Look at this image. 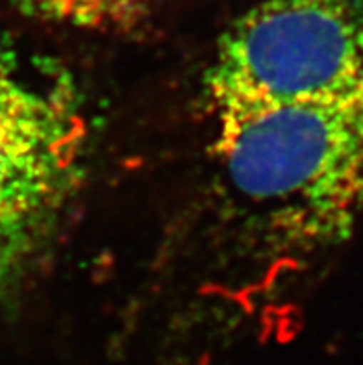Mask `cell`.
Listing matches in <instances>:
<instances>
[{
    "mask_svg": "<svg viewBox=\"0 0 363 365\" xmlns=\"http://www.w3.org/2000/svg\"><path fill=\"white\" fill-rule=\"evenodd\" d=\"M212 115L226 182L272 236L313 249L352 230L363 213V83Z\"/></svg>",
    "mask_w": 363,
    "mask_h": 365,
    "instance_id": "cell-1",
    "label": "cell"
},
{
    "mask_svg": "<svg viewBox=\"0 0 363 365\" xmlns=\"http://www.w3.org/2000/svg\"><path fill=\"white\" fill-rule=\"evenodd\" d=\"M88 147L80 106L0 45V287L23 273L78 187Z\"/></svg>",
    "mask_w": 363,
    "mask_h": 365,
    "instance_id": "cell-3",
    "label": "cell"
},
{
    "mask_svg": "<svg viewBox=\"0 0 363 365\" xmlns=\"http://www.w3.org/2000/svg\"><path fill=\"white\" fill-rule=\"evenodd\" d=\"M363 83V0H257L223 34L212 113L321 97Z\"/></svg>",
    "mask_w": 363,
    "mask_h": 365,
    "instance_id": "cell-2",
    "label": "cell"
},
{
    "mask_svg": "<svg viewBox=\"0 0 363 365\" xmlns=\"http://www.w3.org/2000/svg\"><path fill=\"white\" fill-rule=\"evenodd\" d=\"M30 15L83 30H124L139 24L158 0H17Z\"/></svg>",
    "mask_w": 363,
    "mask_h": 365,
    "instance_id": "cell-4",
    "label": "cell"
}]
</instances>
